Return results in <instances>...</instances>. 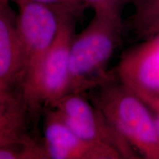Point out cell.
I'll return each instance as SVG.
<instances>
[{
    "label": "cell",
    "instance_id": "1",
    "mask_svg": "<svg viewBox=\"0 0 159 159\" xmlns=\"http://www.w3.org/2000/svg\"><path fill=\"white\" fill-rule=\"evenodd\" d=\"M122 16L94 13L69 49V93L83 94L113 80L107 65L122 39Z\"/></svg>",
    "mask_w": 159,
    "mask_h": 159
},
{
    "label": "cell",
    "instance_id": "2",
    "mask_svg": "<svg viewBox=\"0 0 159 159\" xmlns=\"http://www.w3.org/2000/svg\"><path fill=\"white\" fill-rule=\"evenodd\" d=\"M95 90L91 102L139 156L159 159V134L153 114L144 101L114 80Z\"/></svg>",
    "mask_w": 159,
    "mask_h": 159
},
{
    "label": "cell",
    "instance_id": "3",
    "mask_svg": "<svg viewBox=\"0 0 159 159\" xmlns=\"http://www.w3.org/2000/svg\"><path fill=\"white\" fill-rule=\"evenodd\" d=\"M75 17L63 11L56 37L30 80L21 86V94L29 113L39 112L43 106L52 108L68 94L69 49L74 38Z\"/></svg>",
    "mask_w": 159,
    "mask_h": 159
},
{
    "label": "cell",
    "instance_id": "4",
    "mask_svg": "<svg viewBox=\"0 0 159 159\" xmlns=\"http://www.w3.org/2000/svg\"><path fill=\"white\" fill-rule=\"evenodd\" d=\"M13 2L18 6L17 29L25 57L22 85L34 76L56 37L63 12L66 11L32 0Z\"/></svg>",
    "mask_w": 159,
    "mask_h": 159
},
{
    "label": "cell",
    "instance_id": "5",
    "mask_svg": "<svg viewBox=\"0 0 159 159\" xmlns=\"http://www.w3.org/2000/svg\"><path fill=\"white\" fill-rule=\"evenodd\" d=\"M82 94L69 93L52 108L80 138L111 145L120 152L122 158H139V155L111 126L102 112Z\"/></svg>",
    "mask_w": 159,
    "mask_h": 159
},
{
    "label": "cell",
    "instance_id": "6",
    "mask_svg": "<svg viewBox=\"0 0 159 159\" xmlns=\"http://www.w3.org/2000/svg\"><path fill=\"white\" fill-rule=\"evenodd\" d=\"M116 75L150 110L159 105V33L125 51Z\"/></svg>",
    "mask_w": 159,
    "mask_h": 159
},
{
    "label": "cell",
    "instance_id": "7",
    "mask_svg": "<svg viewBox=\"0 0 159 159\" xmlns=\"http://www.w3.org/2000/svg\"><path fill=\"white\" fill-rule=\"evenodd\" d=\"M43 148L48 159H120L111 145L85 140L75 134L52 108L43 111Z\"/></svg>",
    "mask_w": 159,
    "mask_h": 159
},
{
    "label": "cell",
    "instance_id": "8",
    "mask_svg": "<svg viewBox=\"0 0 159 159\" xmlns=\"http://www.w3.org/2000/svg\"><path fill=\"white\" fill-rule=\"evenodd\" d=\"M24 49L18 33L16 16L8 3L0 2V85L5 89L21 85L25 76Z\"/></svg>",
    "mask_w": 159,
    "mask_h": 159
},
{
    "label": "cell",
    "instance_id": "9",
    "mask_svg": "<svg viewBox=\"0 0 159 159\" xmlns=\"http://www.w3.org/2000/svg\"><path fill=\"white\" fill-rule=\"evenodd\" d=\"M131 23L139 36L146 39L159 33V0H132Z\"/></svg>",
    "mask_w": 159,
    "mask_h": 159
},
{
    "label": "cell",
    "instance_id": "10",
    "mask_svg": "<svg viewBox=\"0 0 159 159\" xmlns=\"http://www.w3.org/2000/svg\"><path fill=\"white\" fill-rule=\"evenodd\" d=\"M0 159H48L43 145L28 142L0 147Z\"/></svg>",
    "mask_w": 159,
    "mask_h": 159
},
{
    "label": "cell",
    "instance_id": "11",
    "mask_svg": "<svg viewBox=\"0 0 159 159\" xmlns=\"http://www.w3.org/2000/svg\"><path fill=\"white\" fill-rule=\"evenodd\" d=\"M85 7L93 9L94 13L122 16L125 6L132 0H78Z\"/></svg>",
    "mask_w": 159,
    "mask_h": 159
},
{
    "label": "cell",
    "instance_id": "12",
    "mask_svg": "<svg viewBox=\"0 0 159 159\" xmlns=\"http://www.w3.org/2000/svg\"><path fill=\"white\" fill-rule=\"evenodd\" d=\"M32 139L21 130L0 123V147L28 142Z\"/></svg>",
    "mask_w": 159,
    "mask_h": 159
},
{
    "label": "cell",
    "instance_id": "13",
    "mask_svg": "<svg viewBox=\"0 0 159 159\" xmlns=\"http://www.w3.org/2000/svg\"><path fill=\"white\" fill-rule=\"evenodd\" d=\"M32 1L44 4L55 8L63 9L71 13L75 18L82 14L83 9L85 7L78 0H32Z\"/></svg>",
    "mask_w": 159,
    "mask_h": 159
},
{
    "label": "cell",
    "instance_id": "14",
    "mask_svg": "<svg viewBox=\"0 0 159 159\" xmlns=\"http://www.w3.org/2000/svg\"><path fill=\"white\" fill-rule=\"evenodd\" d=\"M151 111H152L153 113V116L155 118V122H156L157 130H158V134H159V105L155 107L154 108H152Z\"/></svg>",
    "mask_w": 159,
    "mask_h": 159
},
{
    "label": "cell",
    "instance_id": "15",
    "mask_svg": "<svg viewBox=\"0 0 159 159\" xmlns=\"http://www.w3.org/2000/svg\"><path fill=\"white\" fill-rule=\"evenodd\" d=\"M10 1L13 2V0H0L1 2H5V3H9Z\"/></svg>",
    "mask_w": 159,
    "mask_h": 159
},
{
    "label": "cell",
    "instance_id": "16",
    "mask_svg": "<svg viewBox=\"0 0 159 159\" xmlns=\"http://www.w3.org/2000/svg\"><path fill=\"white\" fill-rule=\"evenodd\" d=\"M4 90H6V89H3L2 87L1 86V85H0V92H1V91H4Z\"/></svg>",
    "mask_w": 159,
    "mask_h": 159
}]
</instances>
